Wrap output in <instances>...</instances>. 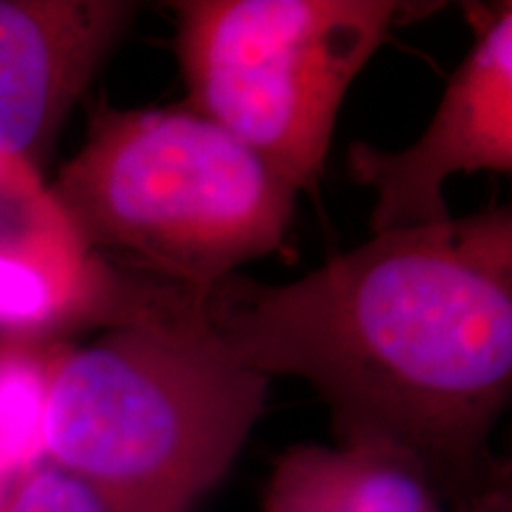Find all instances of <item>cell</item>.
I'll return each instance as SVG.
<instances>
[{"label": "cell", "mask_w": 512, "mask_h": 512, "mask_svg": "<svg viewBox=\"0 0 512 512\" xmlns=\"http://www.w3.org/2000/svg\"><path fill=\"white\" fill-rule=\"evenodd\" d=\"M3 496H5V491L0 489V512H3Z\"/></svg>", "instance_id": "5bb4252c"}, {"label": "cell", "mask_w": 512, "mask_h": 512, "mask_svg": "<svg viewBox=\"0 0 512 512\" xmlns=\"http://www.w3.org/2000/svg\"><path fill=\"white\" fill-rule=\"evenodd\" d=\"M264 512H325L309 496H304L297 486L273 472L264 496Z\"/></svg>", "instance_id": "8fae6325"}, {"label": "cell", "mask_w": 512, "mask_h": 512, "mask_svg": "<svg viewBox=\"0 0 512 512\" xmlns=\"http://www.w3.org/2000/svg\"><path fill=\"white\" fill-rule=\"evenodd\" d=\"M91 252L202 297L275 252L297 190L188 107H95L86 143L50 185Z\"/></svg>", "instance_id": "3957f363"}, {"label": "cell", "mask_w": 512, "mask_h": 512, "mask_svg": "<svg viewBox=\"0 0 512 512\" xmlns=\"http://www.w3.org/2000/svg\"><path fill=\"white\" fill-rule=\"evenodd\" d=\"M64 347L0 339V489L46 463L50 384Z\"/></svg>", "instance_id": "9c48e42d"}, {"label": "cell", "mask_w": 512, "mask_h": 512, "mask_svg": "<svg viewBox=\"0 0 512 512\" xmlns=\"http://www.w3.org/2000/svg\"><path fill=\"white\" fill-rule=\"evenodd\" d=\"M181 290L126 273L83 245L41 171L12 162L0 178V335L53 342L171 309Z\"/></svg>", "instance_id": "5b68a950"}, {"label": "cell", "mask_w": 512, "mask_h": 512, "mask_svg": "<svg viewBox=\"0 0 512 512\" xmlns=\"http://www.w3.org/2000/svg\"><path fill=\"white\" fill-rule=\"evenodd\" d=\"M138 10L128 0H0V157L41 171Z\"/></svg>", "instance_id": "52a82bcc"}, {"label": "cell", "mask_w": 512, "mask_h": 512, "mask_svg": "<svg viewBox=\"0 0 512 512\" xmlns=\"http://www.w3.org/2000/svg\"><path fill=\"white\" fill-rule=\"evenodd\" d=\"M275 472L325 512H439L441 494L425 467L392 446H292Z\"/></svg>", "instance_id": "ba28073f"}, {"label": "cell", "mask_w": 512, "mask_h": 512, "mask_svg": "<svg viewBox=\"0 0 512 512\" xmlns=\"http://www.w3.org/2000/svg\"><path fill=\"white\" fill-rule=\"evenodd\" d=\"M349 176L375 190L373 235L434 226L451 219L446 181L472 171H512V5L482 10L475 43L444 98L411 147L384 152L354 143L347 152Z\"/></svg>", "instance_id": "8992f818"}, {"label": "cell", "mask_w": 512, "mask_h": 512, "mask_svg": "<svg viewBox=\"0 0 512 512\" xmlns=\"http://www.w3.org/2000/svg\"><path fill=\"white\" fill-rule=\"evenodd\" d=\"M456 512H512V496L508 475L496 479L489 489L472 498L463 505H458Z\"/></svg>", "instance_id": "7c38bea8"}, {"label": "cell", "mask_w": 512, "mask_h": 512, "mask_svg": "<svg viewBox=\"0 0 512 512\" xmlns=\"http://www.w3.org/2000/svg\"><path fill=\"white\" fill-rule=\"evenodd\" d=\"M15 162V159H8V157H0V178H3L5 171H8V166Z\"/></svg>", "instance_id": "4fadbf2b"}, {"label": "cell", "mask_w": 512, "mask_h": 512, "mask_svg": "<svg viewBox=\"0 0 512 512\" xmlns=\"http://www.w3.org/2000/svg\"><path fill=\"white\" fill-rule=\"evenodd\" d=\"M266 389L211 335L200 302L174 306L64 349L46 460L138 512H190L235 463Z\"/></svg>", "instance_id": "7a4b0ae2"}, {"label": "cell", "mask_w": 512, "mask_h": 512, "mask_svg": "<svg viewBox=\"0 0 512 512\" xmlns=\"http://www.w3.org/2000/svg\"><path fill=\"white\" fill-rule=\"evenodd\" d=\"M185 107L294 190H313L349 86L399 17L392 0H181Z\"/></svg>", "instance_id": "277c9868"}, {"label": "cell", "mask_w": 512, "mask_h": 512, "mask_svg": "<svg viewBox=\"0 0 512 512\" xmlns=\"http://www.w3.org/2000/svg\"><path fill=\"white\" fill-rule=\"evenodd\" d=\"M3 512H138L53 463H43L5 489Z\"/></svg>", "instance_id": "30bf717a"}, {"label": "cell", "mask_w": 512, "mask_h": 512, "mask_svg": "<svg viewBox=\"0 0 512 512\" xmlns=\"http://www.w3.org/2000/svg\"><path fill=\"white\" fill-rule=\"evenodd\" d=\"M240 366L302 377L339 444H382L458 505L489 489L512 389V216L377 233L287 285L221 280L200 302Z\"/></svg>", "instance_id": "6da1fadb"}]
</instances>
